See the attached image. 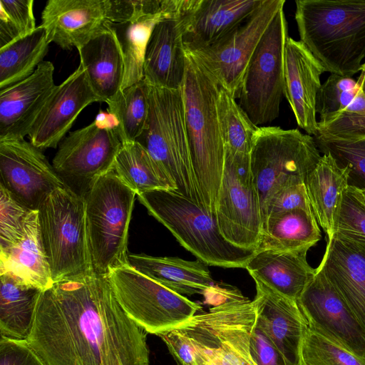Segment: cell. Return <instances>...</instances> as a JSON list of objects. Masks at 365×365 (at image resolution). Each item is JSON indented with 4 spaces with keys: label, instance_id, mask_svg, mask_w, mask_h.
<instances>
[{
    "label": "cell",
    "instance_id": "1",
    "mask_svg": "<svg viewBox=\"0 0 365 365\" xmlns=\"http://www.w3.org/2000/svg\"><path fill=\"white\" fill-rule=\"evenodd\" d=\"M147 334L92 272L41 292L26 340L46 365H150Z\"/></svg>",
    "mask_w": 365,
    "mask_h": 365
},
{
    "label": "cell",
    "instance_id": "2",
    "mask_svg": "<svg viewBox=\"0 0 365 365\" xmlns=\"http://www.w3.org/2000/svg\"><path fill=\"white\" fill-rule=\"evenodd\" d=\"M300 41L326 71L352 77L365 58V0H297Z\"/></svg>",
    "mask_w": 365,
    "mask_h": 365
},
{
    "label": "cell",
    "instance_id": "3",
    "mask_svg": "<svg viewBox=\"0 0 365 365\" xmlns=\"http://www.w3.org/2000/svg\"><path fill=\"white\" fill-rule=\"evenodd\" d=\"M180 89L200 194L205 209L215 214L225 154L217 108L220 85L186 52L185 72Z\"/></svg>",
    "mask_w": 365,
    "mask_h": 365
},
{
    "label": "cell",
    "instance_id": "4",
    "mask_svg": "<svg viewBox=\"0 0 365 365\" xmlns=\"http://www.w3.org/2000/svg\"><path fill=\"white\" fill-rule=\"evenodd\" d=\"M137 197L150 215L205 264L245 268L255 253L227 241L220 232L215 214L174 190H153Z\"/></svg>",
    "mask_w": 365,
    "mask_h": 365
},
{
    "label": "cell",
    "instance_id": "5",
    "mask_svg": "<svg viewBox=\"0 0 365 365\" xmlns=\"http://www.w3.org/2000/svg\"><path fill=\"white\" fill-rule=\"evenodd\" d=\"M142 137L140 143L167 175L175 191L205 209L193 170L180 88L150 85L148 118Z\"/></svg>",
    "mask_w": 365,
    "mask_h": 365
},
{
    "label": "cell",
    "instance_id": "6",
    "mask_svg": "<svg viewBox=\"0 0 365 365\" xmlns=\"http://www.w3.org/2000/svg\"><path fill=\"white\" fill-rule=\"evenodd\" d=\"M137 194L114 170L100 178L84 196L93 271L108 275L129 264L128 229Z\"/></svg>",
    "mask_w": 365,
    "mask_h": 365
},
{
    "label": "cell",
    "instance_id": "7",
    "mask_svg": "<svg viewBox=\"0 0 365 365\" xmlns=\"http://www.w3.org/2000/svg\"><path fill=\"white\" fill-rule=\"evenodd\" d=\"M257 317L253 302L238 294L177 329L190 339L198 365H257L250 353Z\"/></svg>",
    "mask_w": 365,
    "mask_h": 365
},
{
    "label": "cell",
    "instance_id": "8",
    "mask_svg": "<svg viewBox=\"0 0 365 365\" xmlns=\"http://www.w3.org/2000/svg\"><path fill=\"white\" fill-rule=\"evenodd\" d=\"M38 211L53 282L94 272L84 197L68 187H59L46 198Z\"/></svg>",
    "mask_w": 365,
    "mask_h": 365
},
{
    "label": "cell",
    "instance_id": "9",
    "mask_svg": "<svg viewBox=\"0 0 365 365\" xmlns=\"http://www.w3.org/2000/svg\"><path fill=\"white\" fill-rule=\"evenodd\" d=\"M322 155L310 135L279 126H259L250 155V170L262 212L283 187L304 181Z\"/></svg>",
    "mask_w": 365,
    "mask_h": 365
},
{
    "label": "cell",
    "instance_id": "10",
    "mask_svg": "<svg viewBox=\"0 0 365 365\" xmlns=\"http://www.w3.org/2000/svg\"><path fill=\"white\" fill-rule=\"evenodd\" d=\"M289 38L284 7L258 43L245 72L237 96L239 105L257 126L279 115L284 96V50Z\"/></svg>",
    "mask_w": 365,
    "mask_h": 365
},
{
    "label": "cell",
    "instance_id": "11",
    "mask_svg": "<svg viewBox=\"0 0 365 365\" xmlns=\"http://www.w3.org/2000/svg\"><path fill=\"white\" fill-rule=\"evenodd\" d=\"M125 314L146 333L159 335L180 327L201 307L127 264L108 274Z\"/></svg>",
    "mask_w": 365,
    "mask_h": 365
},
{
    "label": "cell",
    "instance_id": "12",
    "mask_svg": "<svg viewBox=\"0 0 365 365\" xmlns=\"http://www.w3.org/2000/svg\"><path fill=\"white\" fill-rule=\"evenodd\" d=\"M225 150L224 169L215 203L217 225L227 241L256 251L262 217L250 155Z\"/></svg>",
    "mask_w": 365,
    "mask_h": 365
},
{
    "label": "cell",
    "instance_id": "13",
    "mask_svg": "<svg viewBox=\"0 0 365 365\" xmlns=\"http://www.w3.org/2000/svg\"><path fill=\"white\" fill-rule=\"evenodd\" d=\"M284 0H264L242 24L214 43L190 53L237 98L247 66Z\"/></svg>",
    "mask_w": 365,
    "mask_h": 365
},
{
    "label": "cell",
    "instance_id": "14",
    "mask_svg": "<svg viewBox=\"0 0 365 365\" xmlns=\"http://www.w3.org/2000/svg\"><path fill=\"white\" fill-rule=\"evenodd\" d=\"M121 146L115 130L93 121L62 140L52 165L66 186L84 197L98 178L114 170Z\"/></svg>",
    "mask_w": 365,
    "mask_h": 365
},
{
    "label": "cell",
    "instance_id": "15",
    "mask_svg": "<svg viewBox=\"0 0 365 365\" xmlns=\"http://www.w3.org/2000/svg\"><path fill=\"white\" fill-rule=\"evenodd\" d=\"M0 185L30 210L67 187L41 150L24 138L0 140Z\"/></svg>",
    "mask_w": 365,
    "mask_h": 365
},
{
    "label": "cell",
    "instance_id": "16",
    "mask_svg": "<svg viewBox=\"0 0 365 365\" xmlns=\"http://www.w3.org/2000/svg\"><path fill=\"white\" fill-rule=\"evenodd\" d=\"M297 303L309 327L365 361V328L321 272L317 269Z\"/></svg>",
    "mask_w": 365,
    "mask_h": 365
},
{
    "label": "cell",
    "instance_id": "17",
    "mask_svg": "<svg viewBox=\"0 0 365 365\" xmlns=\"http://www.w3.org/2000/svg\"><path fill=\"white\" fill-rule=\"evenodd\" d=\"M96 102L103 101L79 63L75 71L54 88L30 130V142L41 150L56 148L81 111Z\"/></svg>",
    "mask_w": 365,
    "mask_h": 365
},
{
    "label": "cell",
    "instance_id": "18",
    "mask_svg": "<svg viewBox=\"0 0 365 365\" xmlns=\"http://www.w3.org/2000/svg\"><path fill=\"white\" fill-rule=\"evenodd\" d=\"M264 0H182L180 11L185 51L208 46L242 24Z\"/></svg>",
    "mask_w": 365,
    "mask_h": 365
},
{
    "label": "cell",
    "instance_id": "19",
    "mask_svg": "<svg viewBox=\"0 0 365 365\" xmlns=\"http://www.w3.org/2000/svg\"><path fill=\"white\" fill-rule=\"evenodd\" d=\"M54 66L43 61L29 78L0 90V140L29 135L56 85Z\"/></svg>",
    "mask_w": 365,
    "mask_h": 365
},
{
    "label": "cell",
    "instance_id": "20",
    "mask_svg": "<svg viewBox=\"0 0 365 365\" xmlns=\"http://www.w3.org/2000/svg\"><path fill=\"white\" fill-rule=\"evenodd\" d=\"M252 301L256 324L283 357L286 365H300V349L308 326L297 301L274 291L258 280Z\"/></svg>",
    "mask_w": 365,
    "mask_h": 365
},
{
    "label": "cell",
    "instance_id": "21",
    "mask_svg": "<svg viewBox=\"0 0 365 365\" xmlns=\"http://www.w3.org/2000/svg\"><path fill=\"white\" fill-rule=\"evenodd\" d=\"M326 70L301 41L289 37L284 50V96L297 123L308 135L318 134L317 96Z\"/></svg>",
    "mask_w": 365,
    "mask_h": 365
},
{
    "label": "cell",
    "instance_id": "22",
    "mask_svg": "<svg viewBox=\"0 0 365 365\" xmlns=\"http://www.w3.org/2000/svg\"><path fill=\"white\" fill-rule=\"evenodd\" d=\"M108 0H48L41 13L48 41L78 49L108 22Z\"/></svg>",
    "mask_w": 365,
    "mask_h": 365
},
{
    "label": "cell",
    "instance_id": "23",
    "mask_svg": "<svg viewBox=\"0 0 365 365\" xmlns=\"http://www.w3.org/2000/svg\"><path fill=\"white\" fill-rule=\"evenodd\" d=\"M317 269L365 328V251L354 242L332 233L328 237L325 253Z\"/></svg>",
    "mask_w": 365,
    "mask_h": 365
},
{
    "label": "cell",
    "instance_id": "24",
    "mask_svg": "<svg viewBox=\"0 0 365 365\" xmlns=\"http://www.w3.org/2000/svg\"><path fill=\"white\" fill-rule=\"evenodd\" d=\"M8 274L21 283L44 291L54 284L44 249L38 211L31 210L21 237L0 250V274Z\"/></svg>",
    "mask_w": 365,
    "mask_h": 365
},
{
    "label": "cell",
    "instance_id": "25",
    "mask_svg": "<svg viewBox=\"0 0 365 365\" xmlns=\"http://www.w3.org/2000/svg\"><path fill=\"white\" fill-rule=\"evenodd\" d=\"M185 67L180 21L167 16L152 32L145 58L144 80L153 86L179 89Z\"/></svg>",
    "mask_w": 365,
    "mask_h": 365
},
{
    "label": "cell",
    "instance_id": "26",
    "mask_svg": "<svg viewBox=\"0 0 365 365\" xmlns=\"http://www.w3.org/2000/svg\"><path fill=\"white\" fill-rule=\"evenodd\" d=\"M308 250L255 251L245 269L254 280L297 302L317 273L307 261Z\"/></svg>",
    "mask_w": 365,
    "mask_h": 365
},
{
    "label": "cell",
    "instance_id": "27",
    "mask_svg": "<svg viewBox=\"0 0 365 365\" xmlns=\"http://www.w3.org/2000/svg\"><path fill=\"white\" fill-rule=\"evenodd\" d=\"M77 50L91 87L107 103L120 91L124 74L123 56L115 27L107 22Z\"/></svg>",
    "mask_w": 365,
    "mask_h": 365
},
{
    "label": "cell",
    "instance_id": "28",
    "mask_svg": "<svg viewBox=\"0 0 365 365\" xmlns=\"http://www.w3.org/2000/svg\"><path fill=\"white\" fill-rule=\"evenodd\" d=\"M128 262L140 273L182 296L218 291L207 265L199 259L141 253L129 254Z\"/></svg>",
    "mask_w": 365,
    "mask_h": 365
},
{
    "label": "cell",
    "instance_id": "29",
    "mask_svg": "<svg viewBox=\"0 0 365 365\" xmlns=\"http://www.w3.org/2000/svg\"><path fill=\"white\" fill-rule=\"evenodd\" d=\"M320 239L314 212L294 209L270 215L264 220L256 251L309 250Z\"/></svg>",
    "mask_w": 365,
    "mask_h": 365
},
{
    "label": "cell",
    "instance_id": "30",
    "mask_svg": "<svg viewBox=\"0 0 365 365\" xmlns=\"http://www.w3.org/2000/svg\"><path fill=\"white\" fill-rule=\"evenodd\" d=\"M348 170L340 168L329 154H323L304 178V182L314 215L324 231L332 233L334 215L348 187Z\"/></svg>",
    "mask_w": 365,
    "mask_h": 365
},
{
    "label": "cell",
    "instance_id": "31",
    "mask_svg": "<svg viewBox=\"0 0 365 365\" xmlns=\"http://www.w3.org/2000/svg\"><path fill=\"white\" fill-rule=\"evenodd\" d=\"M1 336L26 340L31 334L41 290L0 274Z\"/></svg>",
    "mask_w": 365,
    "mask_h": 365
},
{
    "label": "cell",
    "instance_id": "32",
    "mask_svg": "<svg viewBox=\"0 0 365 365\" xmlns=\"http://www.w3.org/2000/svg\"><path fill=\"white\" fill-rule=\"evenodd\" d=\"M48 45L40 25L30 34L0 48V90L31 76L44 61Z\"/></svg>",
    "mask_w": 365,
    "mask_h": 365
},
{
    "label": "cell",
    "instance_id": "33",
    "mask_svg": "<svg viewBox=\"0 0 365 365\" xmlns=\"http://www.w3.org/2000/svg\"><path fill=\"white\" fill-rule=\"evenodd\" d=\"M114 171L137 195L158 189L175 191L167 175L139 141L122 143Z\"/></svg>",
    "mask_w": 365,
    "mask_h": 365
},
{
    "label": "cell",
    "instance_id": "34",
    "mask_svg": "<svg viewBox=\"0 0 365 365\" xmlns=\"http://www.w3.org/2000/svg\"><path fill=\"white\" fill-rule=\"evenodd\" d=\"M150 85L143 81L120 91L106 103L118 121L122 143L138 141L145 132L149 113Z\"/></svg>",
    "mask_w": 365,
    "mask_h": 365
},
{
    "label": "cell",
    "instance_id": "35",
    "mask_svg": "<svg viewBox=\"0 0 365 365\" xmlns=\"http://www.w3.org/2000/svg\"><path fill=\"white\" fill-rule=\"evenodd\" d=\"M167 16L160 13L146 16L135 23L113 24L120 43L124 74L121 88L144 79V63L148 44L155 25Z\"/></svg>",
    "mask_w": 365,
    "mask_h": 365
},
{
    "label": "cell",
    "instance_id": "36",
    "mask_svg": "<svg viewBox=\"0 0 365 365\" xmlns=\"http://www.w3.org/2000/svg\"><path fill=\"white\" fill-rule=\"evenodd\" d=\"M217 108L225 148L250 155L259 127L249 118L237 98L220 86Z\"/></svg>",
    "mask_w": 365,
    "mask_h": 365
},
{
    "label": "cell",
    "instance_id": "37",
    "mask_svg": "<svg viewBox=\"0 0 365 365\" xmlns=\"http://www.w3.org/2000/svg\"><path fill=\"white\" fill-rule=\"evenodd\" d=\"M313 137L320 153L330 155L340 168L348 170V186L365 191V138L350 139L321 134Z\"/></svg>",
    "mask_w": 365,
    "mask_h": 365
},
{
    "label": "cell",
    "instance_id": "38",
    "mask_svg": "<svg viewBox=\"0 0 365 365\" xmlns=\"http://www.w3.org/2000/svg\"><path fill=\"white\" fill-rule=\"evenodd\" d=\"M300 365H365V361L307 326L301 345Z\"/></svg>",
    "mask_w": 365,
    "mask_h": 365
},
{
    "label": "cell",
    "instance_id": "39",
    "mask_svg": "<svg viewBox=\"0 0 365 365\" xmlns=\"http://www.w3.org/2000/svg\"><path fill=\"white\" fill-rule=\"evenodd\" d=\"M332 233L365 251V203L359 190L348 186L343 192L334 212Z\"/></svg>",
    "mask_w": 365,
    "mask_h": 365
},
{
    "label": "cell",
    "instance_id": "40",
    "mask_svg": "<svg viewBox=\"0 0 365 365\" xmlns=\"http://www.w3.org/2000/svg\"><path fill=\"white\" fill-rule=\"evenodd\" d=\"M360 91L357 80L352 77L331 73L322 84L317 96L316 111L319 123H325L344 110Z\"/></svg>",
    "mask_w": 365,
    "mask_h": 365
},
{
    "label": "cell",
    "instance_id": "41",
    "mask_svg": "<svg viewBox=\"0 0 365 365\" xmlns=\"http://www.w3.org/2000/svg\"><path fill=\"white\" fill-rule=\"evenodd\" d=\"M34 0H0V48L32 33Z\"/></svg>",
    "mask_w": 365,
    "mask_h": 365
},
{
    "label": "cell",
    "instance_id": "42",
    "mask_svg": "<svg viewBox=\"0 0 365 365\" xmlns=\"http://www.w3.org/2000/svg\"><path fill=\"white\" fill-rule=\"evenodd\" d=\"M318 134L350 139L365 138V93L361 88L344 110L325 123H318Z\"/></svg>",
    "mask_w": 365,
    "mask_h": 365
},
{
    "label": "cell",
    "instance_id": "43",
    "mask_svg": "<svg viewBox=\"0 0 365 365\" xmlns=\"http://www.w3.org/2000/svg\"><path fill=\"white\" fill-rule=\"evenodd\" d=\"M31 211L0 185V250L7 248L21 237Z\"/></svg>",
    "mask_w": 365,
    "mask_h": 365
},
{
    "label": "cell",
    "instance_id": "44",
    "mask_svg": "<svg viewBox=\"0 0 365 365\" xmlns=\"http://www.w3.org/2000/svg\"><path fill=\"white\" fill-rule=\"evenodd\" d=\"M162 0H108L107 19L113 24L135 23L161 12Z\"/></svg>",
    "mask_w": 365,
    "mask_h": 365
},
{
    "label": "cell",
    "instance_id": "45",
    "mask_svg": "<svg viewBox=\"0 0 365 365\" xmlns=\"http://www.w3.org/2000/svg\"><path fill=\"white\" fill-rule=\"evenodd\" d=\"M294 209L313 212L304 181L283 187L269 199L262 212V223L270 215Z\"/></svg>",
    "mask_w": 365,
    "mask_h": 365
},
{
    "label": "cell",
    "instance_id": "46",
    "mask_svg": "<svg viewBox=\"0 0 365 365\" xmlns=\"http://www.w3.org/2000/svg\"><path fill=\"white\" fill-rule=\"evenodd\" d=\"M0 365H46L27 340L1 336Z\"/></svg>",
    "mask_w": 365,
    "mask_h": 365
},
{
    "label": "cell",
    "instance_id": "47",
    "mask_svg": "<svg viewBox=\"0 0 365 365\" xmlns=\"http://www.w3.org/2000/svg\"><path fill=\"white\" fill-rule=\"evenodd\" d=\"M250 353L257 365H286L280 353L257 324L251 334Z\"/></svg>",
    "mask_w": 365,
    "mask_h": 365
},
{
    "label": "cell",
    "instance_id": "48",
    "mask_svg": "<svg viewBox=\"0 0 365 365\" xmlns=\"http://www.w3.org/2000/svg\"><path fill=\"white\" fill-rule=\"evenodd\" d=\"M178 365H198L190 339L177 328L158 335Z\"/></svg>",
    "mask_w": 365,
    "mask_h": 365
},
{
    "label": "cell",
    "instance_id": "49",
    "mask_svg": "<svg viewBox=\"0 0 365 365\" xmlns=\"http://www.w3.org/2000/svg\"><path fill=\"white\" fill-rule=\"evenodd\" d=\"M357 81L361 91L365 93V62L361 66L360 75Z\"/></svg>",
    "mask_w": 365,
    "mask_h": 365
},
{
    "label": "cell",
    "instance_id": "50",
    "mask_svg": "<svg viewBox=\"0 0 365 365\" xmlns=\"http://www.w3.org/2000/svg\"><path fill=\"white\" fill-rule=\"evenodd\" d=\"M361 192V197L363 198V200L365 203V191H359Z\"/></svg>",
    "mask_w": 365,
    "mask_h": 365
},
{
    "label": "cell",
    "instance_id": "51",
    "mask_svg": "<svg viewBox=\"0 0 365 365\" xmlns=\"http://www.w3.org/2000/svg\"><path fill=\"white\" fill-rule=\"evenodd\" d=\"M207 365H210V364H207Z\"/></svg>",
    "mask_w": 365,
    "mask_h": 365
}]
</instances>
